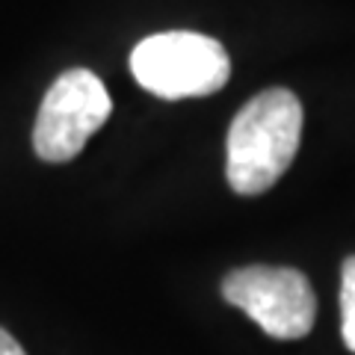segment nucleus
<instances>
[{"label": "nucleus", "mask_w": 355, "mask_h": 355, "mask_svg": "<svg viewBox=\"0 0 355 355\" xmlns=\"http://www.w3.org/2000/svg\"><path fill=\"white\" fill-rule=\"evenodd\" d=\"M222 296L258 323L266 335L305 338L317 317V299L308 279L291 266H243L222 279Z\"/></svg>", "instance_id": "20e7f679"}, {"label": "nucleus", "mask_w": 355, "mask_h": 355, "mask_svg": "<svg viewBox=\"0 0 355 355\" xmlns=\"http://www.w3.org/2000/svg\"><path fill=\"white\" fill-rule=\"evenodd\" d=\"M130 71L151 95L178 101L219 92L231 77V60L216 39L172 30L142 39L130 53Z\"/></svg>", "instance_id": "f03ea898"}, {"label": "nucleus", "mask_w": 355, "mask_h": 355, "mask_svg": "<svg viewBox=\"0 0 355 355\" xmlns=\"http://www.w3.org/2000/svg\"><path fill=\"white\" fill-rule=\"evenodd\" d=\"M340 335L347 349L355 352V254L340 270Z\"/></svg>", "instance_id": "39448f33"}, {"label": "nucleus", "mask_w": 355, "mask_h": 355, "mask_svg": "<svg viewBox=\"0 0 355 355\" xmlns=\"http://www.w3.org/2000/svg\"><path fill=\"white\" fill-rule=\"evenodd\" d=\"M113 101L101 77L89 69L62 71L48 89L33 128V148L44 163H69L110 119Z\"/></svg>", "instance_id": "7ed1b4c3"}, {"label": "nucleus", "mask_w": 355, "mask_h": 355, "mask_svg": "<svg viewBox=\"0 0 355 355\" xmlns=\"http://www.w3.org/2000/svg\"><path fill=\"white\" fill-rule=\"evenodd\" d=\"M302 139V104L291 89H266L246 101L228 130V184L261 196L291 169Z\"/></svg>", "instance_id": "f257e3e1"}, {"label": "nucleus", "mask_w": 355, "mask_h": 355, "mask_svg": "<svg viewBox=\"0 0 355 355\" xmlns=\"http://www.w3.org/2000/svg\"><path fill=\"white\" fill-rule=\"evenodd\" d=\"M0 355H27L24 349H21V343L9 335L3 326H0Z\"/></svg>", "instance_id": "423d86ee"}]
</instances>
